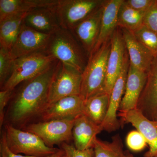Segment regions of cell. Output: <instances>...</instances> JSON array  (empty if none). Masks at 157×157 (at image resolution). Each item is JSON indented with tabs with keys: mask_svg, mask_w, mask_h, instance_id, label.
<instances>
[{
	"mask_svg": "<svg viewBox=\"0 0 157 157\" xmlns=\"http://www.w3.org/2000/svg\"><path fill=\"white\" fill-rule=\"evenodd\" d=\"M58 61L49 70L21 83L17 92L11 96L9 124L24 127L34 118L40 117L48 106L49 86Z\"/></svg>",
	"mask_w": 157,
	"mask_h": 157,
	"instance_id": "6da1fadb",
	"label": "cell"
},
{
	"mask_svg": "<svg viewBox=\"0 0 157 157\" xmlns=\"http://www.w3.org/2000/svg\"><path fill=\"white\" fill-rule=\"evenodd\" d=\"M44 51L81 73L88 59L86 52L71 32L62 28L51 35Z\"/></svg>",
	"mask_w": 157,
	"mask_h": 157,
	"instance_id": "7a4b0ae2",
	"label": "cell"
},
{
	"mask_svg": "<svg viewBox=\"0 0 157 157\" xmlns=\"http://www.w3.org/2000/svg\"><path fill=\"white\" fill-rule=\"evenodd\" d=\"M110 46V39L89 57L82 73L80 96L84 101L104 93Z\"/></svg>",
	"mask_w": 157,
	"mask_h": 157,
	"instance_id": "3957f363",
	"label": "cell"
},
{
	"mask_svg": "<svg viewBox=\"0 0 157 157\" xmlns=\"http://www.w3.org/2000/svg\"><path fill=\"white\" fill-rule=\"evenodd\" d=\"M57 61L44 50L16 59L11 74L1 90H14L18 85L49 70Z\"/></svg>",
	"mask_w": 157,
	"mask_h": 157,
	"instance_id": "277c9868",
	"label": "cell"
},
{
	"mask_svg": "<svg viewBox=\"0 0 157 157\" xmlns=\"http://www.w3.org/2000/svg\"><path fill=\"white\" fill-rule=\"evenodd\" d=\"M3 131L8 147L15 154L46 157L55 154L60 150L47 146L37 135L10 124H5Z\"/></svg>",
	"mask_w": 157,
	"mask_h": 157,
	"instance_id": "5b68a950",
	"label": "cell"
},
{
	"mask_svg": "<svg viewBox=\"0 0 157 157\" xmlns=\"http://www.w3.org/2000/svg\"><path fill=\"white\" fill-rule=\"evenodd\" d=\"M75 119H63L41 121L28 124L24 131L35 134L47 146L54 147L55 145L69 143L73 139L72 130Z\"/></svg>",
	"mask_w": 157,
	"mask_h": 157,
	"instance_id": "8992f818",
	"label": "cell"
},
{
	"mask_svg": "<svg viewBox=\"0 0 157 157\" xmlns=\"http://www.w3.org/2000/svg\"><path fill=\"white\" fill-rule=\"evenodd\" d=\"M82 73L58 61L48 92V105L62 98L80 95Z\"/></svg>",
	"mask_w": 157,
	"mask_h": 157,
	"instance_id": "52a82bcc",
	"label": "cell"
},
{
	"mask_svg": "<svg viewBox=\"0 0 157 157\" xmlns=\"http://www.w3.org/2000/svg\"><path fill=\"white\" fill-rule=\"evenodd\" d=\"M101 0H58L55 6L61 28L70 30L102 6Z\"/></svg>",
	"mask_w": 157,
	"mask_h": 157,
	"instance_id": "ba28073f",
	"label": "cell"
},
{
	"mask_svg": "<svg viewBox=\"0 0 157 157\" xmlns=\"http://www.w3.org/2000/svg\"><path fill=\"white\" fill-rule=\"evenodd\" d=\"M129 64L130 62L127 51L122 69L110 93L107 115L101 125L103 130L106 132H114L121 126V122L117 118V112L124 93Z\"/></svg>",
	"mask_w": 157,
	"mask_h": 157,
	"instance_id": "9c48e42d",
	"label": "cell"
},
{
	"mask_svg": "<svg viewBox=\"0 0 157 157\" xmlns=\"http://www.w3.org/2000/svg\"><path fill=\"white\" fill-rule=\"evenodd\" d=\"M118 116L122 123L132 124L140 132L149 145V150L144 157H154L157 155V121L146 117L138 109L125 112H119Z\"/></svg>",
	"mask_w": 157,
	"mask_h": 157,
	"instance_id": "30bf717a",
	"label": "cell"
},
{
	"mask_svg": "<svg viewBox=\"0 0 157 157\" xmlns=\"http://www.w3.org/2000/svg\"><path fill=\"white\" fill-rule=\"evenodd\" d=\"M110 52L107 64L104 93L110 95L124 62L127 49L121 29L118 27L111 39Z\"/></svg>",
	"mask_w": 157,
	"mask_h": 157,
	"instance_id": "8fae6325",
	"label": "cell"
},
{
	"mask_svg": "<svg viewBox=\"0 0 157 157\" xmlns=\"http://www.w3.org/2000/svg\"><path fill=\"white\" fill-rule=\"evenodd\" d=\"M51 35L43 33L23 23L15 43L10 49L14 60L45 50Z\"/></svg>",
	"mask_w": 157,
	"mask_h": 157,
	"instance_id": "7c38bea8",
	"label": "cell"
},
{
	"mask_svg": "<svg viewBox=\"0 0 157 157\" xmlns=\"http://www.w3.org/2000/svg\"><path fill=\"white\" fill-rule=\"evenodd\" d=\"M102 13V5L70 30L88 58L98 42L101 29Z\"/></svg>",
	"mask_w": 157,
	"mask_h": 157,
	"instance_id": "4fadbf2b",
	"label": "cell"
},
{
	"mask_svg": "<svg viewBox=\"0 0 157 157\" xmlns=\"http://www.w3.org/2000/svg\"><path fill=\"white\" fill-rule=\"evenodd\" d=\"M84 101L81 96H69L48 105L40 117L42 121L76 119L84 114Z\"/></svg>",
	"mask_w": 157,
	"mask_h": 157,
	"instance_id": "5bb4252c",
	"label": "cell"
},
{
	"mask_svg": "<svg viewBox=\"0 0 157 157\" xmlns=\"http://www.w3.org/2000/svg\"><path fill=\"white\" fill-rule=\"evenodd\" d=\"M147 73L129 64L124 93L119 112L137 109L140 95L146 82Z\"/></svg>",
	"mask_w": 157,
	"mask_h": 157,
	"instance_id": "9a60e30c",
	"label": "cell"
},
{
	"mask_svg": "<svg viewBox=\"0 0 157 157\" xmlns=\"http://www.w3.org/2000/svg\"><path fill=\"white\" fill-rule=\"evenodd\" d=\"M55 6L33 9L26 15L23 23L40 33L48 35L54 33L61 28L57 17Z\"/></svg>",
	"mask_w": 157,
	"mask_h": 157,
	"instance_id": "2e32d148",
	"label": "cell"
},
{
	"mask_svg": "<svg viewBox=\"0 0 157 157\" xmlns=\"http://www.w3.org/2000/svg\"><path fill=\"white\" fill-rule=\"evenodd\" d=\"M137 109L146 117L154 120L157 110V56L154 58L147 72L146 82L139 98Z\"/></svg>",
	"mask_w": 157,
	"mask_h": 157,
	"instance_id": "e0dca14e",
	"label": "cell"
},
{
	"mask_svg": "<svg viewBox=\"0 0 157 157\" xmlns=\"http://www.w3.org/2000/svg\"><path fill=\"white\" fill-rule=\"evenodd\" d=\"M102 131L101 125L84 114L79 116L75 119L72 130L74 146L82 151L93 148L97 135Z\"/></svg>",
	"mask_w": 157,
	"mask_h": 157,
	"instance_id": "ac0fdd59",
	"label": "cell"
},
{
	"mask_svg": "<svg viewBox=\"0 0 157 157\" xmlns=\"http://www.w3.org/2000/svg\"><path fill=\"white\" fill-rule=\"evenodd\" d=\"M121 29L128 56L130 64L137 70L147 73L154 57L132 32L124 29Z\"/></svg>",
	"mask_w": 157,
	"mask_h": 157,
	"instance_id": "d6986e66",
	"label": "cell"
},
{
	"mask_svg": "<svg viewBox=\"0 0 157 157\" xmlns=\"http://www.w3.org/2000/svg\"><path fill=\"white\" fill-rule=\"evenodd\" d=\"M123 1L124 0L104 1L102 5L100 34L98 42L91 54L95 52L103 44L109 41L117 29L118 14Z\"/></svg>",
	"mask_w": 157,
	"mask_h": 157,
	"instance_id": "ffe728a7",
	"label": "cell"
},
{
	"mask_svg": "<svg viewBox=\"0 0 157 157\" xmlns=\"http://www.w3.org/2000/svg\"><path fill=\"white\" fill-rule=\"evenodd\" d=\"M58 0H1L0 21L14 14L28 13L40 7L55 6Z\"/></svg>",
	"mask_w": 157,
	"mask_h": 157,
	"instance_id": "44dd1931",
	"label": "cell"
},
{
	"mask_svg": "<svg viewBox=\"0 0 157 157\" xmlns=\"http://www.w3.org/2000/svg\"><path fill=\"white\" fill-rule=\"evenodd\" d=\"M28 13L13 14L0 21V47L10 50Z\"/></svg>",
	"mask_w": 157,
	"mask_h": 157,
	"instance_id": "7402d4cb",
	"label": "cell"
},
{
	"mask_svg": "<svg viewBox=\"0 0 157 157\" xmlns=\"http://www.w3.org/2000/svg\"><path fill=\"white\" fill-rule=\"evenodd\" d=\"M109 98L110 95L103 93L84 101V115L101 126L107 115Z\"/></svg>",
	"mask_w": 157,
	"mask_h": 157,
	"instance_id": "603a6c76",
	"label": "cell"
},
{
	"mask_svg": "<svg viewBox=\"0 0 157 157\" xmlns=\"http://www.w3.org/2000/svg\"><path fill=\"white\" fill-rule=\"evenodd\" d=\"M145 13L129 7L124 2V0L118 14V27L134 32L143 25Z\"/></svg>",
	"mask_w": 157,
	"mask_h": 157,
	"instance_id": "cb8c5ba5",
	"label": "cell"
},
{
	"mask_svg": "<svg viewBox=\"0 0 157 157\" xmlns=\"http://www.w3.org/2000/svg\"><path fill=\"white\" fill-rule=\"evenodd\" d=\"M93 149V157H126L122 141L117 134L113 137L110 142L103 141L97 138Z\"/></svg>",
	"mask_w": 157,
	"mask_h": 157,
	"instance_id": "d4e9b609",
	"label": "cell"
},
{
	"mask_svg": "<svg viewBox=\"0 0 157 157\" xmlns=\"http://www.w3.org/2000/svg\"><path fill=\"white\" fill-rule=\"evenodd\" d=\"M136 38L149 50L154 57L157 56V33L142 25L132 32Z\"/></svg>",
	"mask_w": 157,
	"mask_h": 157,
	"instance_id": "484cf974",
	"label": "cell"
},
{
	"mask_svg": "<svg viewBox=\"0 0 157 157\" xmlns=\"http://www.w3.org/2000/svg\"><path fill=\"white\" fill-rule=\"evenodd\" d=\"M14 60L10 50L0 47V85L3 86L9 78L13 68Z\"/></svg>",
	"mask_w": 157,
	"mask_h": 157,
	"instance_id": "4316f807",
	"label": "cell"
},
{
	"mask_svg": "<svg viewBox=\"0 0 157 157\" xmlns=\"http://www.w3.org/2000/svg\"><path fill=\"white\" fill-rule=\"evenodd\" d=\"M126 144L128 148L134 151L142 150L147 144L144 137L137 130L129 132L126 137Z\"/></svg>",
	"mask_w": 157,
	"mask_h": 157,
	"instance_id": "83f0119b",
	"label": "cell"
},
{
	"mask_svg": "<svg viewBox=\"0 0 157 157\" xmlns=\"http://www.w3.org/2000/svg\"><path fill=\"white\" fill-rule=\"evenodd\" d=\"M0 152L1 157H37L32 156L23 155L19 154H15L12 152L9 149L6 141V135L4 131L2 132L0 140ZM65 154L64 151L62 149H60L59 151L57 152L55 154L46 157H62Z\"/></svg>",
	"mask_w": 157,
	"mask_h": 157,
	"instance_id": "f1b7e54d",
	"label": "cell"
},
{
	"mask_svg": "<svg viewBox=\"0 0 157 157\" xmlns=\"http://www.w3.org/2000/svg\"><path fill=\"white\" fill-rule=\"evenodd\" d=\"M62 149L67 157H93L94 149L90 148L82 151L77 149L73 144L64 143L61 145Z\"/></svg>",
	"mask_w": 157,
	"mask_h": 157,
	"instance_id": "f546056e",
	"label": "cell"
},
{
	"mask_svg": "<svg viewBox=\"0 0 157 157\" xmlns=\"http://www.w3.org/2000/svg\"><path fill=\"white\" fill-rule=\"evenodd\" d=\"M143 24L157 33V0L155 5L145 13Z\"/></svg>",
	"mask_w": 157,
	"mask_h": 157,
	"instance_id": "4dcf8cb0",
	"label": "cell"
},
{
	"mask_svg": "<svg viewBox=\"0 0 157 157\" xmlns=\"http://www.w3.org/2000/svg\"><path fill=\"white\" fill-rule=\"evenodd\" d=\"M157 0H126L124 2L132 9L146 12L155 5Z\"/></svg>",
	"mask_w": 157,
	"mask_h": 157,
	"instance_id": "1f68e13d",
	"label": "cell"
},
{
	"mask_svg": "<svg viewBox=\"0 0 157 157\" xmlns=\"http://www.w3.org/2000/svg\"><path fill=\"white\" fill-rule=\"evenodd\" d=\"M13 91L1 90L0 91V128H2L5 122V109L11 99Z\"/></svg>",
	"mask_w": 157,
	"mask_h": 157,
	"instance_id": "d6a6232c",
	"label": "cell"
},
{
	"mask_svg": "<svg viewBox=\"0 0 157 157\" xmlns=\"http://www.w3.org/2000/svg\"><path fill=\"white\" fill-rule=\"evenodd\" d=\"M154 120H155L157 121V110L156 113L155 114L154 119Z\"/></svg>",
	"mask_w": 157,
	"mask_h": 157,
	"instance_id": "836d02e7",
	"label": "cell"
},
{
	"mask_svg": "<svg viewBox=\"0 0 157 157\" xmlns=\"http://www.w3.org/2000/svg\"><path fill=\"white\" fill-rule=\"evenodd\" d=\"M126 157H133V155H132L126 154ZM154 157H157V155L155 156Z\"/></svg>",
	"mask_w": 157,
	"mask_h": 157,
	"instance_id": "e575fe53",
	"label": "cell"
},
{
	"mask_svg": "<svg viewBox=\"0 0 157 157\" xmlns=\"http://www.w3.org/2000/svg\"><path fill=\"white\" fill-rule=\"evenodd\" d=\"M62 157H67V156L65 154L63 156H62Z\"/></svg>",
	"mask_w": 157,
	"mask_h": 157,
	"instance_id": "d590c367",
	"label": "cell"
}]
</instances>
